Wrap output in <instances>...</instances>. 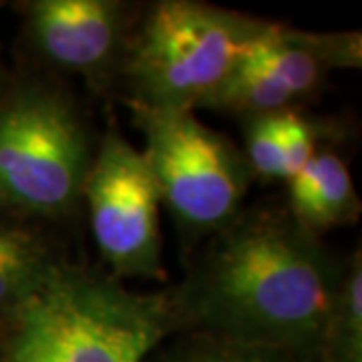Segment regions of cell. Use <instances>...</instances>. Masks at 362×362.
I'll list each match as a JSON object with an SVG mask.
<instances>
[{"mask_svg":"<svg viewBox=\"0 0 362 362\" xmlns=\"http://www.w3.org/2000/svg\"><path fill=\"white\" fill-rule=\"evenodd\" d=\"M358 30L314 33L270 21L199 109L246 119L302 109L332 71L361 69Z\"/></svg>","mask_w":362,"mask_h":362,"instance_id":"cell-6","label":"cell"},{"mask_svg":"<svg viewBox=\"0 0 362 362\" xmlns=\"http://www.w3.org/2000/svg\"><path fill=\"white\" fill-rule=\"evenodd\" d=\"M139 8L121 0H26L18 4L33 54L93 93L117 90L123 54Z\"/></svg>","mask_w":362,"mask_h":362,"instance_id":"cell-8","label":"cell"},{"mask_svg":"<svg viewBox=\"0 0 362 362\" xmlns=\"http://www.w3.org/2000/svg\"><path fill=\"white\" fill-rule=\"evenodd\" d=\"M143 156L185 252H192L244 209L254 173L244 151L194 111L131 107Z\"/></svg>","mask_w":362,"mask_h":362,"instance_id":"cell-5","label":"cell"},{"mask_svg":"<svg viewBox=\"0 0 362 362\" xmlns=\"http://www.w3.org/2000/svg\"><path fill=\"white\" fill-rule=\"evenodd\" d=\"M66 262L65 250L42 226L0 216V324Z\"/></svg>","mask_w":362,"mask_h":362,"instance_id":"cell-10","label":"cell"},{"mask_svg":"<svg viewBox=\"0 0 362 362\" xmlns=\"http://www.w3.org/2000/svg\"><path fill=\"white\" fill-rule=\"evenodd\" d=\"M346 258L304 230L286 204L244 207L194 252L168 288L177 334H206L320 362Z\"/></svg>","mask_w":362,"mask_h":362,"instance_id":"cell-1","label":"cell"},{"mask_svg":"<svg viewBox=\"0 0 362 362\" xmlns=\"http://www.w3.org/2000/svg\"><path fill=\"white\" fill-rule=\"evenodd\" d=\"M286 206L304 230L318 238L356 223L362 202L346 159L334 147L324 145L288 180Z\"/></svg>","mask_w":362,"mask_h":362,"instance_id":"cell-9","label":"cell"},{"mask_svg":"<svg viewBox=\"0 0 362 362\" xmlns=\"http://www.w3.org/2000/svg\"><path fill=\"white\" fill-rule=\"evenodd\" d=\"M97 143L61 78L8 75L0 90V216L39 226L73 218Z\"/></svg>","mask_w":362,"mask_h":362,"instance_id":"cell-3","label":"cell"},{"mask_svg":"<svg viewBox=\"0 0 362 362\" xmlns=\"http://www.w3.org/2000/svg\"><path fill=\"white\" fill-rule=\"evenodd\" d=\"M0 328L4 362H145L177 334L168 290H131L71 262Z\"/></svg>","mask_w":362,"mask_h":362,"instance_id":"cell-2","label":"cell"},{"mask_svg":"<svg viewBox=\"0 0 362 362\" xmlns=\"http://www.w3.org/2000/svg\"><path fill=\"white\" fill-rule=\"evenodd\" d=\"M165 362H300L282 350L244 344L206 334H180L165 352Z\"/></svg>","mask_w":362,"mask_h":362,"instance_id":"cell-13","label":"cell"},{"mask_svg":"<svg viewBox=\"0 0 362 362\" xmlns=\"http://www.w3.org/2000/svg\"><path fill=\"white\" fill-rule=\"evenodd\" d=\"M0 8H2V2H0ZM6 78H8V73H6V69H4V63H2V52H0V90H2V87L6 85Z\"/></svg>","mask_w":362,"mask_h":362,"instance_id":"cell-15","label":"cell"},{"mask_svg":"<svg viewBox=\"0 0 362 362\" xmlns=\"http://www.w3.org/2000/svg\"><path fill=\"white\" fill-rule=\"evenodd\" d=\"M270 21L202 0L139 8L117 89L127 107L195 111Z\"/></svg>","mask_w":362,"mask_h":362,"instance_id":"cell-4","label":"cell"},{"mask_svg":"<svg viewBox=\"0 0 362 362\" xmlns=\"http://www.w3.org/2000/svg\"><path fill=\"white\" fill-rule=\"evenodd\" d=\"M276 129L282 147L286 165V181L304 168L312 157L324 147L326 141L340 137V131L332 121L308 115L302 109H288L274 113Z\"/></svg>","mask_w":362,"mask_h":362,"instance_id":"cell-12","label":"cell"},{"mask_svg":"<svg viewBox=\"0 0 362 362\" xmlns=\"http://www.w3.org/2000/svg\"><path fill=\"white\" fill-rule=\"evenodd\" d=\"M244 131V156L254 177L264 181L284 180L286 165L276 129V117L254 115L240 119Z\"/></svg>","mask_w":362,"mask_h":362,"instance_id":"cell-14","label":"cell"},{"mask_svg":"<svg viewBox=\"0 0 362 362\" xmlns=\"http://www.w3.org/2000/svg\"><path fill=\"white\" fill-rule=\"evenodd\" d=\"M83 204L89 211L95 246L115 280L168 278L157 181L141 149L115 125L99 137Z\"/></svg>","mask_w":362,"mask_h":362,"instance_id":"cell-7","label":"cell"},{"mask_svg":"<svg viewBox=\"0 0 362 362\" xmlns=\"http://www.w3.org/2000/svg\"><path fill=\"white\" fill-rule=\"evenodd\" d=\"M320 362H362V254L346 256L328 318Z\"/></svg>","mask_w":362,"mask_h":362,"instance_id":"cell-11","label":"cell"}]
</instances>
